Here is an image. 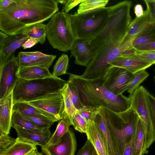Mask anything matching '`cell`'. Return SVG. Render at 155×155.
<instances>
[{
	"label": "cell",
	"instance_id": "obj_16",
	"mask_svg": "<svg viewBox=\"0 0 155 155\" xmlns=\"http://www.w3.org/2000/svg\"><path fill=\"white\" fill-rule=\"evenodd\" d=\"M28 38L23 35H9L0 45V66L2 65L16 49L22 46Z\"/></svg>",
	"mask_w": 155,
	"mask_h": 155
},
{
	"label": "cell",
	"instance_id": "obj_6",
	"mask_svg": "<svg viewBox=\"0 0 155 155\" xmlns=\"http://www.w3.org/2000/svg\"><path fill=\"white\" fill-rule=\"evenodd\" d=\"M46 29V38L53 48L65 52L71 50L76 38L68 13L61 11L55 14Z\"/></svg>",
	"mask_w": 155,
	"mask_h": 155
},
{
	"label": "cell",
	"instance_id": "obj_38",
	"mask_svg": "<svg viewBox=\"0 0 155 155\" xmlns=\"http://www.w3.org/2000/svg\"><path fill=\"white\" fill-rule=\"evenodd\" d=\"M15 140L16 139L12 137L9 134L0 131V153L8 148Z\"/></svg>",
	"mask_w": 155,
	"mask_h": 155
},
{
	"label": "cell",
	"instance_id": "obj_9",
	"mask_svg": "<svg viewBox=\"0 0 155 155\" xmlns=\"http://www.w3.org/2000/svg\"><path fill=\"white\" fill-rule=\"evenodd\" d=\"M134 75L124 68L111 66L102 78L103 85L114 94L119 96L124 92Z\"/></svg>",
	"mask_w": 155,
	"mask_h": 155
},
{
	"label": "cell",
	"instance_id": "obj_20",
	"mask_svg": "<svg viewBox=\"0 0 155 155\" xmlns=\"http://www.w3.org/2000/svg\"><path fill=\"white\" fill-rule=\"evenodd\" d=\"M150 23V16L146 10L143 16L139 18L136 17L130 23L127 35L123 42L125 43L132 40Z\"/></svg>",
	"mask_w": 155,
	"mask_h": 155
},
{
	"label": "cell",
	"instance_id": "obj_19",
	"mask_svg": "<svg viewBox=\"0 0 155 155\" xmlns=\"http://www.w3.org/2000/svg\"><path fill=\"white\" fill-rule=\"evenodd\" d=\"M18 78L30 80L54 77L47 68L30 66L20 68L17 73Z\"/></svg>",
	"mask_w": 155,
	"mask_h": 155
},
{
	"label": "cell",
	"instance_id": "obj_36",
	"mask_svg": "<svg viewBox=\"0 0 155 155\" xmlns=\"http://www.w3.org/2000/svg\"><path fill=\"white\" fill-rule=\"evenodd\" d=\"M72 124L75 130L80 133H86L88 122L77 111L72 116Z\"/></svg>",
	"mask_w": 155,
	"mask_h": 155
},
{
	"label": "cell",
	"instance_id": "obj_25",
	"mask_svg": "<svg viewBox=\"0 0 155 155\" xmlns=\"http://www.w3.org/2000/svg\"><path fill=\"white\" fill-rule=\"evenodd\" d=\"M72 125L71 122L69 117L66 113L63 118L60 120L57 124L54 133L52 135L50 140L44 146L48 147L57 144L64 134Z\"/></svg>",
	"mask_w": 155,
	"mask_h": 155
},
{
	"label": "cell",
	"instance_id": "obj_11",
	"mask_svg": "<svg viewBox=\"0 0 155 155\" xmlns=\"http://www.w3.org/2000/svg\"><path fill=\"white\" fill-rule=\"evenodd\" d=\"M41 147L45 155H74L77 149V141L74 132L69 128L55 145Z\"/></svg>",
	"mask_w": 155,
	"mask_h": 155
},
{
	"label": "cell",
	"instance_id": "obj_53",
	"mask_svg": "<svg viewBox=\"0 0 155 155\" xmlns=\"http://www.w3.org/2000/svg\"><path fill=\"white\" fill-rule=\"evenodd\" d=\"M92 155H98L95 150Z\"/></svg>",
	"mask_w": 155,
	"mask_h": 155
},
{
	"label": "cell",
	"instance_id": "obj_18",
	"mask_svg": "<svg viewBox=\"0 0 155 155\" xmlns=\"http://www.w3.org/2000/svg\"><path fill=\"white\" fill-rule=\"evenodd\" d=\"M87 139L94 147L98 155H108L104 140L97 126L94 121H89L86 133Z\"/></svg>",
	"mask_w": 155,
	"mask_h": 155
},
{
	"label": "cell",
	"instance_id": "obj_49",
	"mask_svg": "<svg viewBox=\"0 0 155 155\" xmlns=\"http://www.w3.org/2000/svg\"><path fill=\"white\" fill-rule=\"evenodd\" d=\"M136 53V49L134 47H132L124 51L120 56H130L135 54Z\"/></svg>",
	"mask_w": 155,
	"mask_h": 155
},
{
	"label": "cell",
	"instance_id": "obj_30",
	"mask_svg": "<svg viewBox=\"0 0 155 155\" xmlns=\"http://www.w3.org/2000/svg\"><path fill=\"white\" fill-rule=\"evenodd\" d=\"M60 92L63 98L65 113L69 117L72 123V116L76 112L77 110L75 108L71 98L68 85L67 82L63 88L60 90Z\"/></svg>",
	"mask_w": 155,
	"mask_h": 155
},
{
	"label": "cell",
	"instance_id": "obj_52",
	"mask_svg": "<svg viewBox=\"0 0 155 155\" xmlns=\"http://www.w3.org/2000/svg\"><path fill=\"white\" fill-rule=\"evenodd\" d=\"M36 155H44L42 153H40L38 152V150L37 151Z\"/></svg>",
	"mask_w": 155,
	"mask_h": 155
},
{
	"label": "cell",
	"instance_id": "obj_15",
	"mask_svg": "<svg viewBox=\"0 0 155 155\" xmlns=\"http://www.w3.org/2000/svg\"><path fill=\"white\" fill-rule=\"evenodd\" d=\"M93 121L98 127L104 140L108 155H118L113 137L100 107Z\"/></svg>",
	"mask_w": 155,
	"mask_h": 155
},
{
	"label": "cell",
	"instance_id": "obj_51",
	"mask_svg": "<svg viewBox=\"0 0 155 155\" xmlns=\"http://www.w3.org/2000/svg\"><path fill=\"white\" fill-rule=\"evenodd\" d=\"M37 151V148H36L35 150L31 151L27 155H36V152Z\"/></svg>",
	"mask_w": 155,
	"mask_h": 155
},
{
	"label": "cell",
	"instance_id": "obj_21",
	"mask_svg": "<svg viewBox=\"0 0 155 155\" xmlns=\"http://www.w3.org/2000/svg\"><path fill=\"white\" fill-rule=\"evenodd\" d=\"M12 111L26 115L44 116L49 118L54 123L58 121L52 115L26 102H18L13 104Z\"/></svg>",
	"mask_w": 155,
	"mask_h": 155
},
{
	"label": "cell",
	"instance_id": "obj_27",
	"mask_svg": "<svg viewBox=\"0 0 155 155\" xmlns=\"http://www.w3.org/2000/svg\"><path fill=\"white\" fill-rule=\"evenodd\" d=\"M46 25L42 23H38L28 27L21 35L28 38L37 40L41 44H44L46 38Z\"/></svg>",
	"mask_w": 155,
	"mask_h": 155
},
{
	"label": "cell",
	"instance_id": "obj_24",
	"mask_svg": "<svg viewBox=\"0 0 155 155\" xmlns=\"http://www.w3.org/2000/svg\"><path fill=\"white\" fill-rule=\"evenodd\" d=\"M155 41V24L147 25L131 40V45L136 47Z\"/></svg>",
	"mask_w": 155,
	"mask_h": 155
},
{
	"label": "cell",
	"instance_id": "obj_5",
	"mask_svg": "<svg viewBox=\"0 0 155 155\" xmlns=\"http://www.w3.org/2000/svg\"><path fill=\"white\" fill-rule=\"evenodd\" d=\"M66 82L55 77L30 80L18 78L12 92L13 104L27 102L59 92Z\"/></svg>",
	"mask_w": 155,
	"mask_h": 155
},
{
	"label": "cell",
	"instance_id": "obj_7",
	"mask_svg": "<svg viewBox=\"0 0 155 155\" xmlns=\"http://www.w3.org/2000/svg\"><path fill=\"white\" fill-rule=\"evenodd\" d=\"M143 86H139L129 97L131 107L138 114L143 124L145 135L146 148L147 150L154 141L153 129L150 117Z\"/></svg>",
	"mask_w": 155,
	"mask_h": 155
},
{
	"label": "cell",
	"instance_id": "obj_13",
	"mask_svg": "<svg viewBox=\"0 0 155 155\" xmlns=\"http://www.w3.org/2000/svg\"><path fill=\"white\" fill-rule=\"evenodd\" d=\"M109 64L112 66L124 68L133 74L145 70L153 64L145 61L136 54L119 56Z\"/></svg>",
	"mask_w": 155,
	"mask_h": 155
},
{
	"label": "cell",
	"instance_id": "obj_44",
	"mask_svg": "<svg viewBox=\"0 0 155 155\" xmlns=\"http://www.w3.org/2000/svg\"><path fill=\"white\" fill-rule=\"evenodd\" d=\"M82 1L83 0H67L61 12L68 13L71 9L80 4Z\"/></svg>",
	"mask_w": 155,
	"mask_h": 155
},
{
	"label": "cell",
	"instance_id": "obj_29",
	"mask_svg": "<svg viewBox=\"0 0 155 155\" xmlns=\"http://www.w3.org/2000/svg\"><path fill=\"white\" fill-rule=\"evenodd\" d=\"M108 2V0H83L77 13L81 14L105 7Z\"/></svg>",
	"mask_w": 155,
	"mask_h": 155
},
{
	"label": "cell",
	"instance_id": "obj_47",
	"mask_svg": "<svg viewBox=\"0 0 155 155\" xmlns=\"http://www.w3.org/2000/svg\"><path fill=\"white\" fill-rule=\"evenodd\" d=\"M134 11L137 18L140 17L144 14L143 7L140 4L136 5L134 7Z\"/></svg>",
	"mask_w": 155,
	"mask_h": 155
},
{
	"label": "cell",
	"instance_id": "obj_45",
	"mask_svg": "<svg viewBox=\"0 0 155 155\" xmlns=\"http://www.w3.org/2000/svg\"><path fill=\"white\" fill-rule=\"evenodd\" d=\"M134 145L135 135L130 143L125 148L123 155H134Z\"/></svg>",
	"mask_w": 155,
	"mask_h": 155
},
{
	"label": "cell",
	"instance_id": "obj_22",
	"mask_svg": "<svg viewBox=\"0 0 155 155\" xmlns=\"http://www.w3.org/2000/svg\"><path fill=\"white\" fill-rule=\"evenodd\" d=\"M37 146L17 137L15 143L0 155H27L37 148Z\"/></svg>",
	"mask_w": 155,
	"mask_h": 155
},
{
	"label": "cell",
	"instance_id": "obj_43",
	"mask_svg": "<svg viewBox=\"0 0 155 155\" xmlns=\"http://www.w3.org/2000/svg\"><path fill=\"white\" fill-rule=\"evenodd\" d=\"M134 48L137 50V53L154 52L155 51V41Z\"/></svg>",
	"mask_w": 155,
	"mask_h": 155
},
{
	"label": "cell",
	"instance_id": "obj_32",
	"mask_svg": "<svg viewBox=\"0 0 155 155\" xmlns=\"http://www.w3.org/2000/svg\"><path fill=\"white\" fill-rule=\"evenodd\" d=\"M69 61L68 55L62 54L58 58L54 66L52 73L53 76L58 77L60 75L67 74V71Z\"/></svg>",
	"mask_w": 155,
	"mask_h": 155
},
{
	"label": "cell",
	"instance_id": "obj_2",
	"mask_svg": "<svg viewBox=\"0 0 155 155\" xmlns=\"http://www.w3.org/2000/svg\"><path fill=\"white\" fill-rule=\"evenodd\" d=\"M69 80L77 88L81 100L85 106H103L111 110L121 112L131 107L129 97L123 94L116 95L103 85L102 78L87 80L81 75L68 73Z\"/></svg>",
	"mask_w": 155,
	"mask_h": 155
},
{
	"label": "cell",
	"instance_id": "obj_4",
	"mask_svg": "<svg viewBox=\"0 0 155 155\" xmlns=\"http://www.w3.org/2000/svg\"><path fill=\"white\" fill-rule=\"evenodd\" d=\"M111 7H104L78 14H68L77 39L89 41L100 33L109 20Z\"/></svg>",
	"mask_w": 155,
	"mask_h": 155
},
{
	"label": "cell",
	"instance_id": "obj_17",
	"mask_svg": "<svg viewBox=\"0 0 155 155\" xmlns=\"http://www.w3.org/2000/svg\"><path fill=\"white\" fill-rule=\"evenodd\" d=\"M12 93L0 99V131L9 134L12 127L13 106Z\"/></svg>",
	"mask_w": 155,
	"mask_h": 155
},
{
	"label": "cell",
	"instance_id": "obj_8",
	"mask_svg": "<svg viewBox=\"0 0 155 155\" xmlns=\"http://www.w3.org/2000/svg\"><path fill=\"white\" fill-rule=\"evenodd\" d=\"M19 68L15 53L0 66V99L12 93L18 78L17 73Z\"/></svg>",
	"mask_w": 155,
	"mask_h": 155
},
{
	"label": "cell",
	"instance_id": "obj_46",
	"mask_svg": "<svg viewBox=\"0 0 155 155\" xmlns=\"http://www.w3.org/2000/svg\"><path fill=\"white\" fill-rule=\"evenodd\" d=\"M38 41L34 38H29L22 46L24 49L30 48L38 43Z\"/></svg>",
	"mask_w": 155,
	"mask_h": 155
},
{
	"label": "cell",
	"instance_id": "obj_50",
	"mask_svg": "<svg viewBox=\"0 0 155 155\" xmlns=\"http://www.w3.org/2000/svg\"><path fill=\"white\" fill-rule=\"evenodd\" d=\"M9 35L1 31L0 32V45L2 44Z\"/></svg>",
	"mask_w": 155,
	"mask_h": 155
},
{
	"label": "cell",
	"instance_id": "obj_34",
	"mask_svg": "<svg viewBox=\"0 0 155 155\" xmlns=\"http://www.w3.org/2000/svg\"><path fill=\"white\" fill-rule=\"evenodd\" d=\"M68 85V90L71 101L77 110L81 109L85 105L82 102L77 87L69 80L67 81Z\"/></svg>",
	"mask_w": 155,
	"mask_h": 155
},
{
	"label": "cell",
	"instance_id": "obj_31",
	"mask_svg": "<svg viewBox=\"0 0 155 155\" xmlns=\"http://www.w3.org/2000/svg\"><path fill=\"white\" fill-rule=\"evenodd\" d=\"M148 73L145 70L138 71L134 74V76L124 90L130 94H132L139 85L148 76Z\"/></svg>",
	"mask_w": 155,
	"mask_h": 155
},
{
	"label": "cell",
	"instance_id": "obj_14",
	"mask_svg": "<svg viewBox=\"0 0 155 155\" xmlns=\"http://www.w3.org/2000/svg\"><path fill=\"white\" fill-rule=\"evenodd\" d=\"M12 127L15 130L18 137L20 139L41 147L46 144L52 135L49 129L37 131L26 130L17 126Z\"/></svg>",
	"mask_w": 155,
	"mask_h": 155
},
{
	"label": "cell",
	"instance_id": "obj_54",
	"mask_svg": "<svg viewBox=\"0 0 155 155\" xmlns=\"http://www.w3.org/2000/svg\"><path fill=\"white\" fill-rule=\"evenodd\" d=\"M154 78H155V76L154 77Z\"/></svg>",
	"mask_w": 155,
	"mask_h": 155
},
{
	"label": "cell",
	"instance_id": "obj_42",
	"mask_svg": "<svg viewBox=\"0 0 155 155\" xmlns=\"http://www.w3.org/2000/svg\"><path fill=\"white\" fill-rule=\"evenodd\" d=\"M135 54L145 61L155 64V51L137 52Z\"/></svg>",
	"mask_w": 155,
	"mask_h": 155
},
{
	"label": "cell",
	"instance_id": "obj_12",
	"mask_svg": "<svg viewBox=\"0 0 155 155\" xmlns=\"http://www.w3.org/2000/svg\"><path fill=\"white\" fill-rule=\"evenodd\" d=\"M72 56L75 58L74 63L86 67L94 57V49L86 40L76 38L70 50Z\"/></svg>",
	"mask_w": 155,
	"mask_h": 155
},
{
	"label": "cell",
	"instance_id": "obj_41",
	"mask_svg": "<svg viewBox=\"0 0 155 155\" xmlns=\"http://www.w3.org/2000/svg\"><path fill=\"white\" fill-rule=\"evenodd\" d=\"M17 57L19 68L31 66V61L25 52H19Z\"/></svg>",
	"mask_w": 155,
	"mask_h": 155
},
{
	"label": "cell",
	"instance_id": "obj_40",
	"mask_svg": "<svg viewBox=\"0 0 155 155\" xmlns=\"http://www.w3.org/2000/svg\"><path fill=\"white\" fill-rule=\"evenodd\" d=\"M149 15L151 23L155 24V0H144Z\"/></svg>",
	"mask_w": 155,
	"mask_h": 155
},
{
	"label": "cell",
	"instance_id": "obj_33",
	"mask_svg": "<svg viewBox=\"0 0 155 155\" xmlns=\"http://www.w3.org/2000/svg\"><path fill=\"white\" fill-rule=\"evenodd\" d=\"M145 98L147 106L155 141V97L151 94L145 88Z\"/></svg>",
	"mask_w": 155,
	"mask_h": 155
},
{
	"label": "cell",
	"instance_id": "obj_23",
	"mask_svg": "<svg viewBox=\"0 0 155 155\" xmlns=\"http://www.w3.org/2000/svg\"><path fill=\"white\" fill-rule=\"evenodd\" d=\"M25 52L31 61V66H37L48 69L52 65L56 57L55 55H48L38 51Z\"/></svg>",
	"mask_w": 155,
	"mask_h": 155
},
{
	"label": "cell",
	"instance_id": "obj_37",
	"mask_svg": "<svg viewBox=\"0 0 155 155\" xmlns=\"http://www.w3.org/2000/svg\"><path fill=\"white\" fill-rule=\"evenodd\" d=\"M98 107L91 106H85L82 108L77 110V112L88 122L93 121L98 110Z\"/></svg>",
	"mask_w": 155,
	"mask_h": 155
},
{
	"label": "cell",
	"instance_id": "obj_28",
	"mask_svg": "<svg viewBox=\"0 0 155 155\" xmlns=\"http://www.w3.org/2000/svg\"><path fill=\"white\" fill-rule=\"evenodd\" d=\"M13 126H17L24 129L31 131H42L46 130L39 127L20 114L14 111H12V127Z\"/></svg>",
	"mask_w": 155,
	"mask_h": 155
},
{
	"label": "cell",
	"instance_id": "obj_1",
	"mask_svg": "<svg viewBox=\"0 0 155 155\" xmlns=\"http://www.w3.org/2000/svg\"><path fill=\"white\" fill-rule=\"evenodd\" d=\"M58 9L55 0H15L0 11V30L9 35H21L29 26L51 18Z\"/></svg>",
	"mask_w": 155,
	"mask_h": 155
},
{
	"label": "cell",
	"instance_id": "obj_3",
	"mask_svg": "<svg viewBox=\"0 0 155 155\" xmlns=\"http://www.w3.org/2000/svg\"><path fill=\"white\" fill-rule=\"evenodd\" d=\"M113 137L118 155L124 150L135 135L139 118L131 107L124 112H116L100 107Z\"/></svg>",
	"mask_w": 155,
	"mask_h": 155
},
{
	"label": "cell",
	"instance_id": "obj_26",
	"mask_svg": "<svg viewBox=\"0 0 155 155\" xmlns=\"http://www.w3.org/2000/svg\"><path fill=\"white\" fill-rule=\"evenodd\" d=\"M148 153L145 147L143 127L139 117L135 131L134 155H143Z\"/></svg>",
	"mask_w": 155,
	"mask_h": 155
},
{
	"label": "cell",
	"instance_id": "obj_10",
	"mask_svg": "<svg viewBox=\"0 0 155 155\" xmlns=\"http://www.w3.org/2000/svg\"><path fill=\"white\" fill-rule=\"evenodd\" d=\"M26 102L52 115L58 121L63 118L66 114L63 98L60 92Z\"/></svg>",
	"mask_w": 155,
	"mask_h": 155
},
{
	"label": "cell",
	"instance_id": "obj_35",
	"mask_svg": "<svg viewBox=\"0 0 155 155\" xmlns=\"http://www.w3.org/2000/svg\"><path fill=\"white\" fill-rule=\"evenodd\" d=\"M20 114L37 126L44 129H49L54 124L53 122L49 118L44 116H29Z\"/></svg>",
	"mask_w": 155,
	"mask_h": 155
},
{
	"label": "cell",
	"instance_id": "obj_39",
	"mask_svg": "<svg viewBox=\"0 0 155 155\" xmlns=\"http://www.w3.org/2000/svg\"><path fill=\"white\" fill-rule=\"evenodd\" d=\"M94 150L93 145L87 139L84 145L78 152L77 155H92Z\"/></svg>",
	"mask_w": 155,
	"mask_h": 155
},
{
	"label": "cell",
	"instance_id": "obj_48",
	"mask_svg": "<svg viewBox=\"0 0 155 155\" xmlns=\"http://www.w3.org/2000/svg\"><path fill=\"white\" fill-rule=\"evenodd\" d=\"M15 0H0V11L7 8Z\"/></svg>",
	"mask_w": 155,
	"mask_h": 155
}]
</instances>
